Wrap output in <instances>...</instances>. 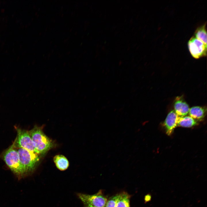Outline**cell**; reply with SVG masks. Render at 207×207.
<instances>
[{
  "label": "cell",
  "instance_id": "obj_1",
  "mask_svg": "<svg viewBox=\"0 0 207 207\" xmlns=\"http://www.w3.org/2000/svg\"><path fill=\"white\" fill-rule=\"evenodd\" d=\"M28 132L39 154H44L53 147V142L44 133L41 127L35 126Z\"/></svg>",
  "mask_w": 207,
  "mask_h": 207
},
{
  "label": "cell",
  "instance_id": "obj_2",
  "mask_svg": "<svg viewBox=\"0 0 207 207\" xmlns=\"http://www.w3.org/2000/svg\"><path fill=\"white\" fill-rule=\"evenodd\" d=\"M17 152L24 176L33 172L39 161L38 154L22 148H20Z\"/></svg>",
  "mask_w": 207,
  "mask_h": 207
},
{
  "label": "cell",
  "instance_id": "obj_3",
  "mask_svg": "<svg viewBox=\"0 0 207 207\" xmlns=\"http://www.w3.org/2000/svg\"><path fill=\"white\" fill-rule=\"evenodd\" d=\"M14 143L5 153L3 159L6 164L11 170L21 178L24 176L20 164L17 151L14 149Z\"/></svg>",
  "mask_w": 207,
  "mask_h": 207
},
{
  "label": "cell",
  "instance_id": "obj_4",
  "mask_svg": "<svg viewBox=\"0 0 207 207\" xmlns=\"http://www.w3.org/2000/svg\"><path fill=\"white\" fill-rule=\"evenodd\" d=\"M18 136L14 142V146L27 150L31 152L39 154L35 147L28 132L19 128H16Z\"/></svg>",
  "mask_w": 207,
  "mask_h": 207
},
{
  "label": "cell",
  "instance_id": "obj_5",
  "mask_svg": "<svg viewBox=\"0 0 207 207\" xmlns=\"http://www.w3.org/2000/svg\"><path fill=\"white\" fill-rule=\"evenodd\" d=\"M187 45L191 55L196 59L206 55L207 45L194 36L189 40Z\"/></svg>",
  "mask_w": 207,
  "mask_h": 207
},
{
  "label": "cell",
  "instance_id": "obj_6",
  "mask_svg": "<svg viewBox=\"0 0 207 207\" xmlns=\"http://www.w3.org/2000/svg\"><path fill=\"white\" fill-rule=\"evenodd\" d=\"M77 196L84 205L104 207L107 202V199L99 192L92 195L78 193Z\"/></svg>",
  "mask_w": 207,
  "mask_h": 207
},
{
  "label": "cell",
  "instance_id": "obj_7",
  "mask_svg": "<svg viewBox=\"0 0 207 207\" xmlns=\"http://www.w3.org/2000/svg\"><path fill=\"white\" fill-rule=\"evenodd\" d=\"M180 117L176 114L174 110H172L168 114L164 123L166 133L168 135H170L177 126Z\"/></svg>",
  "mask_w": 207,
  "mask_h": 207
},
{
  "label": "cell",
  "instance_id": "obj_8",
  "mask_svg": "<svg viewBox=\"0 0 207 207\" xmlns=\"http://www.w3.org/2000/svg\"><path fill=\"white\" fill-rule=\"evenodd\" d=\"M174 111L180 116H187L189 108L188 104L179 97H177L174 104Z\"/></svg>",
  "mask_w": 207,
  "mask_h": 207
},
{
  "label": "cell",
  "instance_id": "obj_9",
  "mask_svg": "<svg viewBox=\"0 0 207 207\" xmlns=\"http://www.w3.org/2000/svg\"><path fill=\"white\" fill-rule=\"evenodd\" d=\"M205 113L204 108L199 106H195L189 108L188 114L189 116L198 121L204 118Z\"/></svg>",
  "mask_w": 207,
  "mask_h": 207
},
{
  "label": "cell",
  "instance_id": "obj_10",
  "mask_svg": "<svg viewBox=\"0 0 207 207\" xmlns=\"http://www.w3.org/2000/svg\"><path fill=\"white\" fill-rule=\"evenodd\" d=\"M53 160L57 168L59 170H66L69 166V162L67 158L62 155H57L53 158Z\"/></svg>",
  "mask_w": 207,
  "mask_h": 207
},
{
  "label": "cell",
  "instance_id": "obj_11",
  "mask_svg": "<svg viewBox=\"0 0 207 207\" xmlns=\"http://www.w3.org/2000/svg\"><path fill=\"white\" fill-rule=\"evenodd\" d=\"M197 124V121L189 116H186L180 117L178 121L177 126L191 127Z\"/></svg>",
  "mask_w": 207,
  "mask_h": 207
},
{
  "label": "cell",
  "instance_id": "obj_12",
  "mask_svg": "<svg viewBox=\"0 0 207 207\" xmlns=\"http://www.w3.org/2000/svg\"><path fill=\"white\" fill-rule=\"evenodd\" d=\"M206 23L196 29L194 36L207 45V31L206 29Z\"/></svg>",
  "mask_w": 207,
  "mask_h": 207
},
{
  "label": "cell",
  "instance_id": "obj_13",
  "mask_svg": "<svg viewBox=\"0 0 207 207\" xmlns=\"http://www.w3.org/2000/svg\"><path fill=\"white\" fill-rule=\"evenodd\" d=\"M129 198V195L126 193L120 194L116 207H130Z\"/></svg>",
  "mask_w": 207,
  "mask_h": 207
},
{
  "label": "cell",
  "instance_id": "obj_14",
  "mask_svg": "<svg viewBox=\"0 0 207 207\" xmlns=\"http://www.w3.org/2000/svg\"><path fill=\"white\" fill-rule=\"evenodd\" d=\"M120 194L117 195L111 198L107 202L106 207H116V202L119 197Z\"/></svg>",
  "mask_w": 207,
  "mask_h": 207
},
{
  "label": "cell",
  "instance_id": "obj_15",
  "mask_svg": "<svg viewBox=\"0 0 207 207\" xmlns=\"http://www.w3.org/2000/svg\"><path fill=\"white\" fill-rule=\"evenodd\" d=\"M84 207H95L94 206L91 205H85Z\"/></svg>",
  "mask_w": 207,
  "mask_h": 207
}]
</instances>
